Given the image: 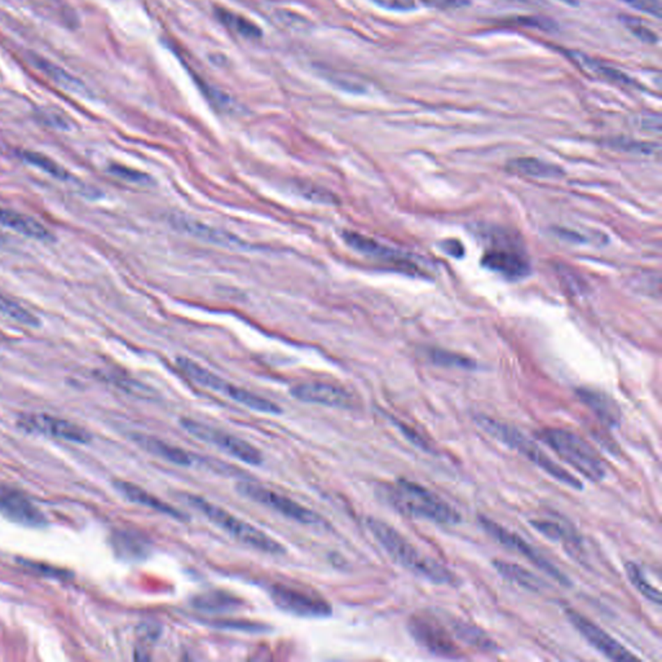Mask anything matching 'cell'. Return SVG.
I'll return each mask as SVG.
<instances>
[{"label":"cell","mask_w":662,"mask_h":662,"mask_svg":"<svg viewBox=\"0 0 662 662\" xmlns=\"http://www.w3.org/2000/svg\"><path fill=\"white\" fill-rule=\"evenodd\" d=\"M380 498L398 513L409 518L432 521L442 525H456L462 520L457 509L426 486L400 479L393 484L379 488Z\"/></svg>","instance_id":"1"},{"label":"cell","mask_w":662,"mask_h":662,"mask_svg":"<svg viewBox=\"0 0 662 662\" xmlns=\"http://www.w3.org/2000/svg\"><path fill=\"white\" fill-rule=\"evenodd\" d=\"M366 525L391 559L409 572L436 585H453L456 582V576L445 565L415 548L407 537L386 521L368 518Z\"/></svg>","instance_id":"2"},{"label":"cell","mask_w":662,"mask_h":662,"mask_svg":"<svg viewBox=\"0 0 662 662\" xmlns=\"http://www.w3.org/2000/svg\"><path fill=\"white\" fill-rule=\"evenodd\" d=\"M475 422L484 432L502 442L506 446L520 453L521 456H524L550 476L554 477L559 483L577 490L582 489L581 480L562 467L554 459L550 458L548 454L542 451L536 442H532L518 428L486 415H475Z\"/></svg>","instance_id":"3"},{"label":"cell","mask_w":662,"mask_h":662,"mask_svg":"<svg viewBox=\"0 0 662 662\" xmlns=\"http://www.w3.org/2000/svg\"><path fill=\"white\" fill-rule=\"evenodd\" d=\"M537 437L582 476L594 483L604 480L607 475L604 462L581 436L563 428H543L537 432Z\"/></svg>","instance_id":"4"},{"label":"cell","mask_w":662,"mask_h":662,"mask_svg":"<svg viewBox=\"0 0 662 662\" xmlns=\"http://www.w3.org/2000/svg\"><path fill=\"white\" fill-rule=\"evenodd\" d=\"M183 498L190 506H193L195 510L202 512L204 516H207L209 520H211L213 524L220 527L221 529L225 530L228 534L239 541L241 543L259 550L265 554H271V555H283L286 552V548L271 536L257 529L254 525L248 524V521L241 520L237 516L225 511L219 506L206 501L202 497L183 495Z\"/></svg>","instance_id":"5"},{"label":"cell","mask_w":662,"mask_h":662,"mask_svg":"<svg viewBox=\"0 0 662 662\" xmlns=\"http://www.w3.org/2000/svg\"><path fill=\"white\" fill-rule=\"evenodd\" d=\"M177 365L186 377H189L197 384L212 389L215 392H219L221 395L234 400L236 403L245 405L251 410H255L259 413H268V414H280L283 412V409L276 403H272L271 400L257 396L248 389L233 386L227 380L221 379L220 377H218L216 374L204 369V366L195 363L192 360H188L186 357L179 359Z\"/></svg>","instance_id":"6"},{"label":"cell","mask_w":662,"mask_h":662,"mask_svg":"<svg viewBox=\"0 0 662 662\" xmlns=\"http://www.w3.org/2000/svg\"><path fill=\"white\" fill-rule=\"evenodd\" d=\"M407 630L415 643L424 651L442 659H462L463 654L456 642L449 625L435 613H418L409 618Z\"/></svg>","instance_id":"7"},{"label":"cell","mask_w":662,"mask_h":662,"mask_svg":"<svg viewBox=\"0 0 662 662\" xmlns=\"http://www.w3.org/2000/svg\"><path fill=\"white\" fill-rule=\"evenodd\" d=\"M180 424L195 439L211 444L212 446L230 454L233 458L253 466H259L263 463L262 453L246 440L189 418L180 419Z\"/></svg>","instance_id":"8"},{"label":"cell","mask_w":662,"mask_h":662,"mask_svg":"<svg viewBox=\"0 0 662 662\" xmlns=\"http://www.w3.org/2000/svg\"><path fill=\"white\" fill-rule=\"evenodd\" d=\"M479 522L483 527V529L486 530V533L490 537H493L498 543H501L504 548L511 550V551L519 554L521 557L528 559L532 564L536 565L542 572H545L557 582L562 583L564 586L571 585V581L568 580V577L557 566H555L550 560L543 557L539 551L536 550V548H533L525 539H521L519 534L513 533L511 530L506 529L504 525H501L499 522H495V520H492L490 518L484 516V515L479 516Z\"/></svg>","instance_id":"9"},{"label":"cell","mask_w":662,"mask_h":662,"mask_svg":"<svg viewBox=\"0 0 662 662\" xmlns=\"http://www.w3.org/2000/svg\"><path fill=\"white\" fill-rule=\"evenodd\" d=\"M237 490L248 499H253L257 504L266 506L283 516H286L287 519H292L296 522L310 525V524H317L321 520L316 512L304 507L303 504H298L296 501H292V498L278 495L271 489H266L264 486L251 484V483H242L237 486Z\"/></svg>","instance_id":"10"},{"label":"cell","mask_w":662,"mask_h":662,"mask_svg":"<svg viewBox=\"0 0 662 662\" xmlns=\"http://www.w3.org/2000/svg\"><path fill=\"white\" fill-rule=\"evenodd\" d=\"M565 615L574 629L592 645L599 654L605 656L612 661L629 662L638 657L631 654L626 647L621 645L617 639L610 635L605 630L594 624L592 619L585 617L574 610H565Z\"/></svg>","instance_id":"11"},{"label":"cell","mask_w":662,"mask_h":662,"mask_svg":"<svg viewBox=\"0 0 662 662\" xmlns=\"http://www.w3.org/2000/svg\"><path fill=\"white\" fill-rule=\"evenodd\" d=\"M18 426L29 432L42 433L65 442L87 444L92 440V435L86 428L52 415H22L18 419Z\"/></svg>","instance_id":"12"},{"label":"cell","mask_w":662,"mask_h":662,"mask_svg":"<svg viewBox=\"0 0 662 662\" xmlns=\"http://www.w3.org/2000/svg\"><path fill=\"white\" fill-rule=\"evenodd\" d=\"M274 604L287 613L301 617H326L331 615V605L326 601L307 592L276 585L271 590Z\"/></svg>","instance_id":"13"},{"label":"cell","mask_w":662,"mask_h":662,"mask_svg":"<svg viewBox=\"0 0 662 662\" xmlns=\"http://www.w3.org/2000/svg\"><path fill=\"white\" fill-rule=\"evenodd\" d=\"M0 513L27 527H43L47 522L45 513L27 495L4 484H0Z\"/></svg>","instance_id":"14"},{"label":"cell","mask_w":662,"mask_h":662,"mask_svg":"<svg viewBox=\"0 0 662 662\" xmlns=\"http://www.w3.org/2000/svg\"><path fill=\"white\" fill-rule=\"evenodd\" d=\"M292 395L295 398L318 404L325 407H338V409H349L354 407L352 395L345 389L322 382H309L301 383L292 389Z\"/></svg>","instance_id":"15"},{"label":"cell","mask_w":662,"mask_h":662,"mask_svg":"<svg viewBox=\"0 0 662 662\" xmlns=\"http://www.w3.org/2000/svg\"><path fill=\"white\" fill-rule=\"evenodd\" d=\"M483 265L510 280H520L529 273L528 260L510 248L488 250L483 256Z\"/></svg>","instance_id":"16"},{"label":"cell","mask_w":662,"mask_h":662,"mask_svg":"<svg viewBox=\"0 0 662 662\" xmlns=\"http://www.w3.org/2000/svg\"><path fill=\"white\" fill-rule=\"evenodd\" d=\"M345 242L354 248L356 251L361 253L363 255L369 256L371 259H375L378 262L389 263L395 266H403L404 269L413 266L410 262H407V257L398 253L393 248H387L384 245H380L379 242L374 239L365 237L360 233L354 232H345Z\"/></svg>","instance_id":"17"},{"label":"cell","mask_w":662,"mask_h":662,"mask_svg":"<svg viewBox=\"0 0 662 662\" xmlns=\"http://www.w3.org/2000/svg\"><path fill=\"white\" fill-rule=\"evenodd\" d=\"M577 396L604 426L615 428L621 423V409L617 403L604 392L592 389H578Z\"/></svg>","instance_id":"18"},{"label":"cell","mask_w":662,"mask_h":662,"mask_svg":"<svg viewBox=\"0 0 662 662\" xmlns=\"http://www.w3.org/2000/svg\"><path fill=\"white\" fill-rule=\"evenodd\" d=\"M114 486L126 499H128L133 504H142L176 520H188V515H186L184 512L172 507L171 504L163 502L162 499H159L156 495H151L149 492H146L140 486H135L133 483H127V481H115Z\"/></svg>","instance_id":"19"},{"label":"cell","mask_w":662,"mask_h":662,"mask_svg":"<svg viewBox=\"0 0 662 662\" xmlns=\"http://www.w3.org/2000/svg\"><path fill=\"white\" fill-rule=\"evenodd\" d=\"M0 225L7 227L9 230H16L18 233L36 241L51 242L54 239L52 232L45 227L40 221L36 220L31 216H27L22 212L15 211L1 206H0Z\"/></svg>","instance_id":"20"},{"label":"cell","mask_w":662,"mask_h":662,"mask_svg":"<svg viewBox=\"0 0 662 662\" xmlns=\"http://www.w3.org/2000/svg\"><path fill=\"white\" fill-rule=\"evenodd\" d=\"M133 439V442L139 444V446H142V449L154 454L156 457L167 460L170 463L186 467V466H190L193 462L189 453L174 445H170L168 442H165L163 440H159L157 437L142 435V433H135Z\"/></svg>","instance_id":"21"},{"label":"cell","mask_w":662,"mask_h":662,"mask_svg":"<svg viewBox=\"0 0 662 662\" xmlns=\"http://www.w3.org/2000/svg\"><path fill=\"white\" fill-rule=\"evenodd\" d=\"M193 607L197 610L210 612V613H224V612H234L242 607V599L236 598L230 592L213 590V592H204L193 598Z\"/></svg>","instance_id":"22"},{"label":"cell","mask_w":662,"mask_h":662,"mask_svg":"<svg viewBox=\"0 0 662 662\" xmlns=\"http://www.w3.org/2000/svg\"><path fill=\"white\" fill-rule=\"evenodd\" d=\"M448 625L451 627V633L454 636L465 642L466 645H471L477 649L481 651H495L497 645L495 642L486 635L483 630H480L475 625H471L466 621L457 619V618H448L446 619Z\"/></svg>","instance_id":"23"},{"label":"cell","mask_w":662,"mask_h":662,"mask_svg":"<svg viewBox=\"0 0 662 662\" xmlns=\"http://www.w3.org/2000/svg\"><path fill=\"white\" fill-rule=\"evenodd\" d=\"M493 566L495 571L507 581L516 583L520 587H524L529 592H541L542 587H545V582L539 577L532 573L528 569L522 568L521 565L513 564L504 560H495Z\"/></svg>","instance_id":"24"},{"label":"cell","mask_w":662,"mask_h":662,"mask_svg":"<svg viewBox=\"0 0 662 662\" xmlns=\"http://www.w3.org/2000/svg\"><path fill=\"white\" fill-rule=\"evenodd\" d=\"M571 59H572L582 70L590 73L594 77L608 80V82H612V83L622 84V86H631V84H633L631 80H629L626 75L622 74L621 71L616 70V69L610 68V66L603 63V62L596 61V60H594L592 57H587V56H585L582 53H571Z\"/></svg>","instance_id":"25"},{"label":"cell","mask_w":662,"mask_h":662,"mask_svg":"<svg viewBox=\"0 0 662 662\" xmlns=\"http://www.w3.org/2000/svg\"><path fill=\"white\" fill-rule=\"evenodd\" d=\"M509 168L521 175L537 179H557L564 174L563 170L557 165L537 158L512 159L509 163Z\"/></svg>","instance_id":"26"},{"label":"cell","mask_w":662,"mask_h":662,"mask_svg":"<svg viewBox=\"0 0 662 662\" xmlns=\"http://www.w3.org/2000/svg\"><path fill=\"white\" fill-rule=\"evenodd\" d=\"M216 15L225 27L233 30L234 33H237L239 36H243L246 39H257L262 36L260 27L254 22H251L248 18L242 17L241 15H237L227 9H219Z\"/></svg>","instance_id":"27"},{"label":"cell","mask_w":662,"mask_h":662,"mask_svg":"<svg viewBox=\"0 0 662 662\" xmlns=\"http://www.w3.org/2000/svg\"><path fill=\"white\" fill-rule=\"evenodd\" d=\"M625 572L630 583L645 596V599L652 601L657 605L661 604V592L657 587H654V585L647 581L645 572L639 565L633 562H629L625 564Z\"/></svg>","instance_id":"28"},{"label":"cell","mask_w":662,"mask_h":662,"mask_svg":"<svg viewBox=\"0 0 662 662\" xmlns=\"http://www.w3.org/2000/svg\"><path fill=\"white\" fill-rule=\"evenodd\" d=\"M30 61L33 62L36 65V68L39 70L42 71L43 74H45L50 80H52L56 84L61 86L63 89H82V84L80 82L70 77L68 73L65 70H62L61 68L53 65L50 61H47L45 59L36 56L34 53H31L30 56Z\"/></svg>","instance_id":"29"},{"label":"cell","mask_w":662,"mask_h":662,"mask_svg":"<svg viewBox=\"0 0 662 662\" xmlns=\"http://www.w3.org/2000/svg\"><path fill=\"white\" fill-rule=\"evenodd\" d=\"M0 313L25 326L36 327L39 325V319L34 313L4 294H0Z\"/></svg>","instance_id":"30"},{"label":"cell","mask_w":662,"mask_h":662,"mask_svg":"<svg viewBox=\"0 0 662 662\" xmlns=\"http://www.w3.org/2000/svg\"><path fill=\"white\" fill-rule=\"evenodd\" d=\"M177 224L181 230H186V232L193 234L195 237H198V239L211 241L213 243H220V245H234L236 243L234 239L230 237L228 233H221L219 230H212L210 227H206L198 221L180 219Z\"/></svg>","instance_id":"31"},{"label":"cell","mask_w":662,"mask_h":662,"mask_svg":"<svg viewBox=\"0 0 662 662\" xmlns=\"http://www.w3.org/2000/svg\"><path fill=\"white\" fill-rule=\"evenodd\" d=\"M530 524L534 527V529L539 530L541 534L545 537L552 539V541H562V542H569V543H580V539L576 536V533L571 529H568L560 522L551 520H533Z\"/></svg>","instance_id":"32"},{"label":"cell","mask_w":662,"mask_h":662,"mask_svg":"<svg viewBox=\"0 0 662 662\" xmlns=\"http://www.w3.org/2000/svg\"><path fill=\"white\" fill-rule=\"evenodd\" d=\"M22 159L34 166L36 168H40L42 171L47 172L48 175L51 176L56 177V179H60V180H65L69 177V174L65 168L61 167L59 163H56L53 159L47 157L45 154H40V153H36V151H24L21 154Z\"/></svg>","instance_id":"33"},{"label":"cell","mask_w":662,"mask_h":662,"mask_svg":"<svg viewBox=\"0 0 662 662\" xmlns=\"http://www.w3.org/2000/svg\"><path fill=\"white\" fill-rule=\"evenodd\" d=\"M430 360L440 365V366H448V368H459V369H474L475 362L471 361L467 357L460 356V354H451L448 351L442 349H431L430 351Z\"/></svg>","instance_id":"34"},{"label":"cell","mask_w":662,"mask_h":662,"mask_svg":"<svg viewBox=\"0 0 662 662\" xmlns=\"http://www.w3.org/2000/svg\"><path fill=\"white\" fill-rule=\"evenodd\" d=\"M109 172L114 176L119 177L122 180H126L128 183H136V184H144L149 180V177L146 176L145 174H142L136 170H133V168L126 167V166H121V165H112L109 167Z\"/></svg>","instance_id":"35"},{"label":"cell","mask_w":662,"mask_h":662,"mask_svg":"<svg viewBox=\"0 0 662 662\" xmlns=\"http://www.w3.org/2000/svg\"><path fill=\"white\" fill-rule=\"evenodd\" d=\"M612 146L616 148L618 151L638 153V154H652L654 151V144H649V142H631V140H622V139L615 140V142H612Z\"/></svg>","instance_id":"36"},{"label":"cell","mask_w":662,"mask_h":662,"mask_svg":"<svg viewBox=\"0 0 662 662\" xmlns=\"http://www.w3.org/2000/svg\"><path fill=\"white\" fill-rule=\"evenodd\" d=\"M622 20H624L625 25L643 42H647V43H656L657 42V36H654V31L643 25L639 20L634 17H622Z\"/></svg>","instance_id":"37"},{"label":"cell","mask_w":662,"mask_h":662,"mask_svg":"<svg viewBox=\"0 0 662 662\" xmlns=\"http://www.w3.org/2000/svg\"><path fill=\"white\" fill-rule=\"evenodd\" d=\"M633 8L639 9L645 13L654 15L656 17L661 16V6L659 0H621Z\"/></svg>","instance_id":"38"},{"label":"cell","mask_w":662,"mask_h":662,"mask_svg":"<svg viewBox=\"0 0 662 662\" xmlns=\"http://www.w3.org/2000/svg\"><path fill=\"white\" fill-rule=\"evenodd\" d=\"M392 422L398 426V430H400L401 432L404 433V436L407 437V440H409L410 442H413L415 446L421 448L422 451H428V453H432V449L428 446V444L426 442V440H423V439H422V437H421L418 433L415 432V431H413L412 428H407L405 424L398 422V421H396V419H392Z\"/></svg>","instance_id":"39"},{"label":"cell","mask_w":662,"mask_h":662,"mask_svg":"<svg viewBox=\"0 0 662 662\" xmlns=\"http://www.w3.org/2000/svg\"><path fill=\"white\" fill-rule=\"evenodd\" d=\"M27 565H29L33 571L39 572V573L45 574V576H47V574H48V576H52V577H63L65 574L71 576L70 573H65L63 571L56 569V568H52V566H45V565L43 564H34V563H27Z\"/></svg>","instance_id":"40"},{"label":"cell","mask_w":662,"mask_h":662,"mask_svg":"<svg viewBox=\"0 0 662 662\" xmlns=\"http://www.w3.org/2000/svg\"><path fill=\"white\" fill-rule=\"evenodd\" d=\"M444 250L449 253V255L462 256L463 255V248L457 241H446L444 242Z\"/></svg>","instance_id":"41"},{"label":"cell","mask_w":662,"mask_h":662,"mask_svg":"<svg viewBox=\"0 0 662 662\" xmlns=\"http://www.w3.org/2000/svg\"><path fill=\"white\" fill-rule=\"evenodd\" d=\"M4 242H6V237H4L3 234H0V246H1Z\"/></svg>","instance_id":"42"}]
</instances>
